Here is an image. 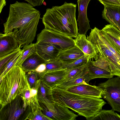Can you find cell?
<instances>
[{
    "mask_svg": "<svg viewBox=\"0 0 120 120\" xmlns=\"http://www.w3.org/2000/svg\"><path fill=\"white\" fill-rule=\"evenodd\" d=\"M34 7L17 1L10 4L8 17L3 24L4 33L17 29L16 37L21 48L32 43L36 36L40 14Z\"/></svg>",
    "mask_w": 120,
    "mask_h": 120,
    "instance_id": "cell-1",
    "label": "cell"
},
{
    "mask_svg": "<svg viewBox=\"0 0 120 120\" xmlns=\"http://www.w3.org/2000/svg\"><path fill=\"white\" fill-rule=\"evenodd\" d=\"M76 5L65 2L47 8L42 19L45 28L75 38L79 34L76 18Z\"/></svg>",
    "mask_w": 120,
    "mask_h": 120,
    "instance_id": "cell-2",
    "label": "cell"
},
{
    "mask_svg": "<svg viewBox=\"0 0 120 120\" xmlns=\"http://www.w3.org/2000/svg\"><path fill=\"white\" fill-rule=\"evenodd\" d=\"M52 89L55 102L70 108L87 120L97 114L106 103L100 98L72 93L57 86Z\"/></svg>",
    "mask_w": 120,
    "mask_h": 120,
    "instance_id": "cell-3",
    "label": "cell"
},
{
    "mask_svg": "<svg viewBox=\"0 0 120 120\" xmlns=\"http://www.w3.org/2000/svg\"><path fill=\"white\" fill-rule=\"evenodd\" d=\"M0 79V108L30 87L26 72L20 66L14 67Z\"/></svg>",
    "mask_w": 120,
    "mask_h": 120,
    "instance_id": "cell-4",
    "label": "cell"
},
{
    "mask_svg": "<svg viewBox=\"0 0 120 120\" xmlns=\"http://www.w3.org/2000/svg\"><path fill=\"white\" fill-rule=\"evenodd\" d=\"M97 86L102 91V97L107 101L112 109L120 113V77L109 79Z\"/></svg>",
    "mask_w": 120,
    "mask_h": 120,
    "instance_id": "cell-5",
    "label": "cell"
},
{
    "mask_svg": "<svg viewBox=\"0 0 120 120\" xmlns=\"http://www.w3.org/2000/svg\"><path fill=\"white\" fill-rule=\"evenodd\" d=\"M36 44L49 43L55 45L61 50L75 45L74 39L60 33L44 28L37 36Z\"/></svg>",
    "mask_w": 120,
    "mask_h": 120,
    "instance_id": "cell-6",
    "label": "cell"
},
{
    "mask_svg": "<svg viewBox=\"0 0 120 120\" xmlns=\"http://www.w3.org/2000/svg\"><path fill=\"white\" fill-rule=\"evenodd\" d=\"M29 105L21 95H18L0 108V120H18Z\"/></svg>",
    "mask_w": 120,
    "mask_h": 120,
    "instance_id": "cell-7",
    "label": "cell"
},
{
    "mask_svg": "<svg viewBox=\"0 0 120 120\" xmlns=\"http://www.w3.org/2000/svg\"><path fill=\"white\" fill-rule=\"evenodd\" d=\"M42 110L44 115L53 120H75L78 116L68 108L55 102L48 109L42 104Z\"/></svg>",
    "mask_w": 120,
    "mask_h": 120,
    "instance_id": "cell-8",
    "label": "cell"
},
{
    "mask_svg": "<svg viewBox=\"0 0 120 120\" xmlns=\"http://www.w3.org/2000/svg\"><path fill=\"white\" fill-rule=\"evenodd\" d=\"M17 30L11 32L0 34V57L13 52L19 47L16 37Z\"/></svg>",
    "mask_w": 120,
    "mask_h": 120,
    "instance_id": "cell-9",
    "label": "cell"
},
{
    "mask_svg": "<svg viewBox=\"0 0 120 120\" xmlns=\"http://www.w3.org/2000/svg\"><path fill=\"white\" fill-rule=\"evenodd\" d=\"M67 71V69L65 68L56 70L45 71L39 74L42 83L52 89L65 78Z\"/></svg>",
    "mask_w": 120,
    "mask_h": 120,
    "instance_id": "cell-10",
    "label": "cell"
},
{
    "mask_svg": "<svg viewBox=\"0 0 120 120\" xmlns=\"http://www.w3.org/2000/svg\"><path fill=\"white\" fill-rule=\"evenodd\" d=\"M35 44L36 52L47 62L57 59L61 50L58 46L53 44Z\"/></svg>",
    "mask_w": 120,
    "mask_h": 120,
    "instance_id": "cell-11",
    "label": "cell"
},
{
    "mask_svg": "<svg viewBox=\"0 0 120 120\" xmlns=\"http://www.w3.org/2000/svg\"><path fill=\"white\" fill-rule=\"evenodd\" d=\"M91 0H78L79 15L77 20L79 27V33L86 34L91 29L90 21L88 18L87 11L88 4Z\"/></svg>",
    "mask_w": 120,
    "mask_h": 120,
    "instance_id": "cell-12",
    "label": "cell"
},
{
    "mask_svg": "<svg viewBox=\"0 0 120 120\" xmlns=\"http://www.w3.org/2000/svg\"><path fill=\"white\" fill-rule=\"evenodd\" d=\"M70 92L83 96L101 98L102 90L97 86L81 84L65 90Z\"/></svg>",
    "mask_w": 120,
    "mask_h": 120,
    "instance_id": "cell-13",
    "label": "cell"
},
{
    "mask_svg": "<svg viewBox=\"0 0 120 120\" xmlns=\"http://www.w3.org/2000/svg\"><path fill=\"white\" fill-rule=\"evenodd\" d=\"M74 39L75 45L88 56L89 59L94 58L96 60L97 55L94 46L91 42L88 40L85 34L79 33Z\"/></svg>",
    "mask_w": 120,
    "mask_h": 120,
    "instance_id": "cell-14",
    "label": "cell"
},
{
    "mask_svg": "<svg viewBox=\"0 0 120 120\" xmlns=\"http://www.w3.org/2000/svg\"><path fill=\"white\" fill-rule=\"evenodd\" d=\"M101 30L120 54V28L110 24L105 25Z\"/></svg>",
    "mask_w": 120,
    "mask_h": 120,
    "instance_id": "cell-15",
    "label": "cell"
},
{
    "mask_svg": "<svg viewBox=\"0 0 120 120\" xmlns=\"http://www.w3.org/2000/svg\"><path fill=\"white\" fill-rule=\"evenodd\" d=\"M91 79L88 73L86 66L81 72L69 80L62 82L56 86L64 90L81 84H89Z\"/></svg>",
    "mask_w": 120,
    "mask_h": 120,
    "instance_id": "cell-16",
    "label": "cell"
},
{
    "mask_svg": "<svg viewBox=\"0 0 120 120\" xmlns=\"http://www.w3.org/2000/svg\"><path fill=\"white\" fill-rule=\"evenodd\" d=\"M84 54L76 45L61 50L60 52L57 59L64 64L71 63L78 59Z\"/></svg>",
    "mask_w": 120,
    "mask_h": 120,
    "instance_id": "cell-17",
    "label": "cell"
},
{
    "mask_svg": "<svg viewBox=\"0 0 120 120\" xmlns=\"http://www.w3.org/2000/svg\"><path fill=\"white\" fill-rule=\"evenodd\" d=\"M102 15L110 24L120 28V7L104 6Z\"/></svg>",
    "mask_w": 120,
    "mask_h": 120,
    "instance_id": "cell-18",
    "label": "cell"
},
{
    "mask_svg": "<svg viewBox=\"0 0 120 120\" xmlns=\"http://www.w3.org/2000/svg\"><path fill=\"white\" fill-rule=\"evenodd\" d=\"M37 90L38 101L46 107L55 102L52 96V88L43 84L41 80Z\"/></svg>",
    "mask_w": 120,
    "mask_h": 120,
    "instance_id": "cell-19",
    "label": "cell"
},
{
    "mask_svg": "<svg viewBox=\"0 0 120 120\" xmlns=\"http://www.w3.org/2000/svg\"><path fill=\"white\" fill-rule=\"evenodd\" d=\"M91 60L90 59L88 61L86 67L91 80L97 78L109 79L113 77L114 76L111 72L94 65Z\"/></svg>",
    "mask_w": 120,
    "mask_h": 120,
    "instance_id": "cell-20",
    "label": "cell"
},
{
    "mask_svg": "<svg viewBox=\"0 0 120 120\" xmlns=\"http://www.w3.org/2000/svg\"><path fill=\"white\" fill-rule=\"evenodd\" d=\"M47 63L36 52L26 60L21 66L26 72L34 71L40 64Z\"/></svg>",
    "mask_w": 120,
    "mask_h": 120,
    "instance_id": "cell-21",
    "label": "cell"
},
{
    "mask_svg": "<svg viewBox=\"0 0 120 120\" xmlns=\"http://www.w3.org/2000/svg\"><path fill=\"white\" fill-rule=\"evenodd\" d=\"M88 120H120V115L112 109H102L97 114Z\"/></svg>",
    "mask_w": 120,
    "mask_h": 120,
    "instance_id": "cell-22",
    "label": "cell"
},
{
    "mask_svg": "<svg viewBox=\"0 0 120 120\" xmlns=\"http://www.w3.org/2000/svg\"><path fill=\"white\" fill-rule=\"evenodd\" d=\"M22 52L21 56L15 64L21 66L23 62L29 57L36 52L35 44L31 43L23 46L22 49Z\"/></svg>",
    "mask_w": 120,
    "mask_h": 120,
    "instance_id": "cell-23",
    "label": "cell"
},
{
    "mask_svg": "<svg viewBox=\"0 0 120 120\" xmlns=\"http://www.w3.org/2000/svg\"><path fill=\"white\" fill-rule=\"evenodd\" d=\"M26 72V75L30 88H35L37 90L41 81L39 73L34 71Z\"/></svg>",
    "mask_w": 120,
    "mask_h": 120,
    "instance_id": "cell-24",
    "label": "cell"
},
{
    "mask_svg": "<svg viewBox=\"0 0 120 120\" xmlns=\"http://www.w3.org/2000/svg\"><path fill=\"white\" fill-rule=\"evenodd\" d=\"M22 52V49L13 59L8 62L4 66L0 69L1 78L4 76L10 70L15 66V64L21 56Z\"/></svg>",
    "mask_w": 120,
    "mask_h": 120,
    "instance_id": "cell-25",
    "label": "cell"
},
{
    "mask_svg": "<svg viewBox=\"0 0 120 120\" xmlns=\"http://www.w3.org/2000/svg\"><path fill=\"white\" fill-rule=\"evenodd\" d=\"M90 59L88 56L84 54L81 57L71 63L64 64L63 68L70 69L78 67L86 64Z\"/></svg>",
    "mask_w": 120,
    "mask_h": 120,
    "instance_id": "cell-26",
    "label": "cell"
},
{
    "mask_svg": "<svg viewBox=\"0 0 120 120\" xmlns=\"http://www.w3.org/2000/svg\"><path fill=\"white\" fill-rule=\"evenodd\" d=\"M64 63L58 59L45 63V71H53L63 69Z\"/></svg>",
    "mask_w": 120,
    "mask_h": 120,
    "instance_id": "cell-27",
    "label": "cell"
},
{
    "mask_svg": "<svg viewBox=\"0 0 120 120\" xmlns=\"http://www.w3.org/2000/svg\"><path fill=\"white\" fill-rule=\"evenodd\" d=\"M19 47L12 52L0 57V69L4 66L8 62L14 57L21 50Z\"/></svg>",
    "mask_w": 120,
    "mask_h": 120,
    "instance_id": "cell-28",
    "label": "cell"
},
{
    "mask_svg": "<svg viewBox=\"0 0 120 120\" xmlns=\"http://www.w3.org/2000/svg\"><path fill=\"white\" fill-rule=\"evenodd\" d=\"M86 64L70 69H67V74L65 78L59 83L69 80L81 72L85 68Z\"/></svg>",
    "mask_w": 120,
    "mask_h": 120,
    "instance_id": "cell-29",
    "label": "cell"
},
{
    "mask_svg": "<svg viewBox=\"0 0 120 120\" xmlns=\"http://www.w3.org/2000/svg\"><path fill=\"white\" fill-rule=\"evenodd\" d=\"M40 110L41 109H39L35 111L32 112L27 118L29 117L30 118L29 120H52L51 118L43 114L41 112Z\"/></svg>",
    "mask_w": 120,
    "mask_h": 120,
    "instance_id": "cell-30",
    "label": "cell"
},
{
    "mask_svg": "<svg viewBox=\"0 0 120 120\" xmlns=\"http://www.w3.org/2000/svg\"><path fill=\"white\" fill-rule=\"evenodd\" d=\"M104 6L120 7V3L117 0H98Z\"/></svg>",
    "mask_w": 120,
    "mask_h": 120,
    "instance_id": "cell-31",
    "label": "cell"
},
{
    "mask_svg": "<svg viewBox=\"0 0 120 120\" xmlns=\"http://www.w3.org/2000/svg\"><path fill=\"white\" fill-rule=\"evenodd\" d=\"M30 87L27 89L21 95L24 98L26 101L30 105L31 98L30 96Z\"/></svg>",
    "mask_w": 120,
    "mask_h": 120,
    "instance_id": "cell-32",
    "label": "cell"
},
{
    "mask_svg": "<svg viewBox=\"0 0 120 120\" xmlns=\"http://www.w3.org/2000/svg\"><path fill=\"white\" fill-rule=\"evenodd\" d=\"M34 7L41 5L44 0H24Z\"/></svg>",
    "mask_w": 120,
    "mask_h": 120,
    "instance_id": "cell-33",
    "label": "cell"
},
{
    "mask_svg": "<svg viewBox=\"0 0 120 120\" xmlns=\"http://www.w3.org/2000/svg\"><path fill=\"white\" fill-rule=\"evenodd\" d=\"M46 68L45 63H43L39 65L34 71L38 73H41L45 71Z\"/></svg>",
    "mask_w": 120,
    "mask_h": 120,
    "instance_id": "cell-34",
    "label": "cell"
},
{
    "mask_svg": "<svg viewBox=\"0 0 120 120\" xmlns=\"http://www.w3.org/2000/svg\"><path fill=\"white\" fill-rule=\"evenodd\" d=\"M30 92L31 98L32 97L37 95L38 90L35 88H32L30 89Z\"/></svg>",
    "mask_w": 120,
    "mask_h": 120,
    "instance_id": "cell-35",
    "label": "cell"
},
{
    "mask_svg": "<svg viewBox=\"0 0 120 120\" xmlns=\"http://www.w3.org/2000/svg\"><path fill=\"white\" fill-rule=\"evenodd\" d=\"M6 0H0V13L1 12L3 8L6 5Z\"/></svg>",
    "mask_w": 120,
    "mask_h": 120,
    "instance_id": "cell-36",
    "label": "cell"
},
{
    "mask_svg": "<svg viewBox=\"0 0 120 120\" xmlns=\"http://www.w3.org/2000/svg\"><path fill=\"white\" fill-rule=\"evenodd\" d=\"M118 1H119L120 3V0H117Z\"/></svg>",
    "mask_w": 120,
    "mask_h": 120,
    "instance_id": "cell-37",
    "label": "cell"
}]
</instances>
